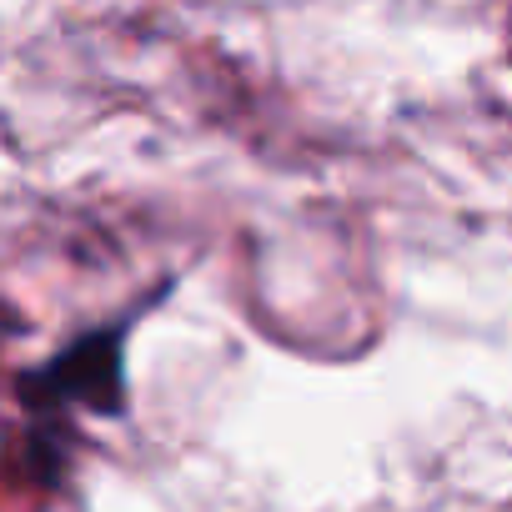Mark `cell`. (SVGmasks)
<instances>
[{
	"label": "cell",
	"mask_w": 512,
	"mask_h": 512,
	"mask_svg": "<svg viewBox=\"0 0 512 512\" xmlns=\"http://www.w3.org/2000/svg\"><path fill=\"white\" fill-rule=\"evenodd\" d=\"M31 402H61V407H91V412H121V327L91 332L76 347H66L46 372L26 382Z\"/></svg>",
	"instance_id": "obj_1"
}]
</instances>
